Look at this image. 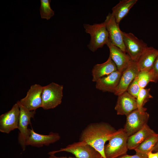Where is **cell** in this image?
<instances>
[{
    "label": "cell",
    "instance_id": "1",
    "mask_svg": "<svg viewBox=\"0 0 158 158\" xmlns=\"http://www.w3.org/2000/svg\"><path fill=\"white\" fill-rule=\"evenodd\" d=\"M117 131L107 123L91 124L82 133L80 141H84L90 145L104 158H106L104 152L105 143L116 133Z\"/></svg>",
    "mask_w": 158,
    "mask_h": 158
},
{
    "label": "cell",
    "instance_id": "2",
    "mask_svg": "<svg viewBox=\"0 0 158 158\" xmlns=\"http://www.w3.org/2000/svg\"><path fill=\"white\" fill-rule=\"evenodd\" d=\"M83 26L85 32L90 35V40L87 46L91 51L95 52L107 44L109 35L104 22L92 25L84 24Z\"/></svg>",
    "mask_w": 158,
    "mask_h": 158
},
{
    "label": "cell",
    "instance_id": "3",
    "mask_svg": "<svg viewBox=\"0 0 158 158\" xmlns=\"http://www.w3.org/2000/svg\"><path fill=\"white\" fill-rule=\"evenodd\" d=\"M128 136L120 128L105 145L104 152L106 158H118L126 154L128 150L127 140Z\"/></svg>",
    "mask_w": 158,
    "mask_h": 158
},
{
    "label": "cell",
    "instance_id": "4",
    "mask_svg": "<svg viewBox=\"0 0 158 158\" xmlns=\"http://www.w3.org/2000/svg\"><path fill=\"white\" fill-rule=\"evenodd\" d=\"M63 86L52 82L43 86L42 107L45 110L53 109L60 104L62 99Z\"/></svg>",
    "mask_w": 158,
    "mask_h": 158
},
{
    "label": "cell",
    "instance_id": "5",
    "mask_svg": "<svg viewBox=\"0 0 158 158\" xmlns=\"http://www.w3.org/2000/svg\"><path fill=\"white\" fill-rule=\"evenodd\" d=\"M63 151L73 154L77 158H104L93 147L83 141L74 142L58 150L50 152L48 154L49 155L54 154Z\"/></svg>",
    "mask_w": 158,
    "mask_h": 158
},
{
    "label": "cell",
    "instance_id": "6",
    "mask_svg": "<svg viewBox=\"0 0 158 158\" xmlns=\"http://www.w3.org/2000/svg\"><path fill=\"white\" fill-rule=\"evenodd\" d=\"M20 108V115L18 124L19 131L18 140L19 143L23 150H25L26 142L30 134V129L28 128L31 124V119L34 118L35 111H29L23 107L18 102Z\"/></svg>",
    "mask_w": 158,
    "mask_h": 158
},
{
    "label": "cell",
    "instance_id": "7",
    "mask_svg": "<svg viewBox=\"0 0 158 158\" xmlns=\"http://www.w3.org/2000/svg\"><path fill=\"white\" fill-rule=\"evenodd\" d=\"M123 35L126 53L132 60L136 62L148 47L147 45L131 33L123 32Z\"/></svg>",
    "mask_w": 158,
    "mask_h": 158
},
{
    "label": "cell",
    "instance_id": "8",
    "mask_svg": "<svg viewBox=\"0 0 158 158\" xmlns=\"http://www.w3.org/2000/svg\"><path fill=\"white\" fill-rule=\"evenodd\" d=\"M149 114L145 111L137 109L126 116V120L123 130L128 137L143 128L147 123Z\"/></svg>",
    "mask_w": 158,
    "mask_h": 158
},
{
    "label": "cell",
    "instance_id": "9",
    "mask_svg": "<svg viewBox=\"0 0 158 158\" xmlns=\"http://www.w3.org/2000/svg\"><path fill=\"white\" fill-rule=\"evenodd\" d=\"M109 35V40L113 44L118 47L126 53L121 31L111 13H109L104 21Z\"/></svg>",
    "mask_w": 158,
    "mask_h": 158
},
{
    "label": "cell",
    "instance_id": "10",
    "mask_svg": "<svg viewBox=\"0 0 158 158\" xmlns=\"http://www.w3.org/2000/svg\"><path fill=\"white\" fill-rule=\"evenodd\" d=\"M20 108L18 102L8 111L0 116V131L8 134L18 128Z\"/></svg>",
    "mask_w": 158,
    "mask_h": 158
},
{
    "label": "cell",
    "instance_id": "11",
    "mask_svg": "<svg viewBox=\"0 0 158 158\" xmlns=\"http://www.w3.org/2000/svg\"><path fill=\"white\" fill-rule=\"evenodd\" d=\"M43 88V86L38 84L31 85L26 96L18 102L23 107L30 111L42 107Z\"/></svg>",
    "mask_w": 158,
    "mask_h": 158
},
{
    "label": "cell",
    "instance_id": "12",
    "mask_svg": "<svg viewBox=\"0 0 158 158\" xmlns=\"http://www.w3.org/2000/svg\"><path fill=\"white\" fill-rule=\"evenodd\" d=\"M139 71L136 62L131 60L127 68L122 73L114 94L119 96L126 91L128 87L137 76Z\"/></svg>",
    "mask_w": 158,
    "mask_h": 158
},
{
    "label": "cell",
    "instance_id": "13",
    "mask_svg": "<svg viewBox=\"0 0 158 158\" xmlns=\"http://www.w3.org/2000/svg\"><path fill=\"white\" fill-rule=\"evenodd\" d=\"M137 109L136 98L127 91L118 96L115 107L117 115H125L126 116Z\"/></svg>",
    "mask_w": 158,
    "mask_h": 158
},
{
    "label": "cell",
    "instance_id": "14",
    "mask_svg": "<svg viewBox=\"0 0 158 158\" xmlns=\"http://www.w3.org/2000/svg\"><path fill=\"white\" fill-rule=\"evenodd\" d=\"M30 135L27 140L26 145L37 147L48 146L59 140L60 136L58 133L50 132L48 135L40 134L36 133L32 129H30Z\"/></svg>",
    "mask_w": 158,
    "mask_h": 158
},
{
    "label": "cell",
    "instance_id": "15",
    "mask_svg": "<svg viewBox=\"0 0 158 158\" xmlns=\"http://www.w3.org/2000/svg\"><path fill=\"white\" fill-rule=\"evenodd\" d=\"M106 45L109 50V57L115 64L117 70L123 73L131 60L130 56L120 48L112 44L109 40Z\"/></svg>",
    "mask_w": 158,
    "mask_h": 158
},
{
    "label": "cell",
    "instance_id": "16",
    "mask_svg": "<svg viewBox=\"0 0 158 158\" xmlns=\"http://www.w3.org/2000/svg\"><path fill=\"white\" fill-rule=\"evenodd\" d=\"M117 70L98 79L96 82V88L103 92H114L122 75Z\"/></svg>",
    "mask_w": 158,
    "mask_h": 158
},
{
    "label": "cell",
    "instance_id": "17",
    "mask_svg": "<svg viewBox=\"0 0 158 158\" xmlns=\"http://www.w3.org/2000/svg\"><path fill=\"white\" fill-rule=\"evenodd\" d=\"M158 56V50L148 47L136 62L139 71L151 70Z\"/></svg>",
    "mask_w": 158,
    "mask_h": 158
},
{
    "label": "cell",
    "instance_id": "18",
    "mask_svg": "<svg viewBox=\"0 0 158 158\" xmlns=\"http://www.w3.org/2000/svg\"><path fill=\"white\" fill-rule=\"evenodd\" d=\"M156 133L147 124L139 131L128 137L127 140L128 149L134 150L140 144Z\"/></svg>",
    "mask_w": 158,
    "mask_h": 158
},
{
    "label": "cell",
    "instance_id": "19",
    "mask_svg": "<svg viewBox=\"0 0 158 158\" xmlns=\"http://www.w3.org/2000/svg\"><path fill=\"white\" fill-rule=\"evenodd\" d=\"M117 70L115 64L109 57L106 62L102 63L96 64L94 66L92 71V81L96 82L101 78Z\"/></svg>",
    "mask_w": 158,
    "mask_h": 158
},
{
    "label": "cell",
    "instance_id": "20",
    "mask_svg": "<svg viewBox=\"0 0 158 158\" xmlns=\"http://www.w3.org/2000/svg\"><path fill=\"white\" fill-rule=\"evenodd\" d=\"M137 1V0H120L118 4L112 8L111 13L118 24L127 16L130 9Z\"/></svg>",
    "mask_w": 158,
    "mask_h": 158
},
{
    "label": "cell",
    "instance_id": "21",
    "mask_svg": "<svg viewBox=\"0 0 158 158\" xmlns=\"http://www.w3.org/2000/svg\"><path fill=\"white\" fill-rule=\"evenodd\" d=\"M158 140V134L152 135L140 144L135 150L136 154L142 158H147L148 154L153 151Z\"/></svg>",
    "mask_w": 158,
    "mask_h": 158
},
{
    "label": "cell",
    "instance_id": "22",
    "mask_svg": "<svg viewBox=\"0 0 158 158\" xmlns=\"http://www.w3.org/2000/svg\"><path fill=\"white\" fill-rule=\"evenodd\" d=\"M150 88L141 89L136 98L138 109L140 111H145L147 109L143 106L150 98L153 97L150 93Z\"/></svg>",
    "mask_w": 158,
    "mask_h": 158
},
{
    "label": "cell",
    "instance_id": "23",
    "mask_svg": "<svg viewBox=\"0 0 158 158\" xmlns=\"http://www.w3.org/2000/svg\"><path fill=\"white\" fill-rule=\"evenodd\" d=\"M138 83L141 89L144 88L150 82H154L152 69L150 71H139L137 76Z\"/></svg>",
    "mask_w": 158,
    "mask_h": 158
},
{
    "label": "cell",
    "instance_id": "24",
    "mask_svg": "<svg viewBox=\"0 0 158 158\" xmlns=\"http://www.w3.org/2000/svg\"><path fill=\"white\" fill-rule=\"evenodd\" d=\"M41 5L40 11L41 18L49 19L54 15V11L51 8L50 0H40Z\"/></svg>",
    "mask_w": 158,
    "mask_h": 158
},
{
    "label": "cell",
    "instance_id": "25",
    "mask_svg": "<svg viewBox=\"0 0 158 158\" xmlns=\"http://www.w3.org/2000/svg\"><path fill=\"white\" fill-rule=\"evenodd\" d=\"M140 89L141 88L138 83L137 76L129 85L126 91L131 95L137 98Z\"/></svg>",
    "mask_w": 158,
    "mask_h": 158
},
{
    "label": "cell",
    "instance_id": "26",
    "mask_svg": "<svg viewBox=\"0 0 158 158\" xmlns=\"http://www.w3.org/2000/svg\"><path fill=\"white\" fill-rule=\"evenodd\" d=\"M152 70L154 75V82L156 83L158 80V56L153 64Z\"/></svg>",
    "mask_w": 158,
    "mask_h": 158
},
{
    "label": "cell",
    "instance_id": "27",
    "mask_svg": "<svg viewBox=\"0 0 158 158\" xmlns=\"http://www.w3.org/2000/svg\"><path fill=\"white\" fill-rule=\"evenodd\" d=\"M118 158H142L138 155L135 154L133 155H129L127 154L123 155Z\"/></svg>",
    "mask_w": 158,
    "mask_h": 158
},
{
    "label": "cell",
    "instance_id": "28",
    "mask_svg": "<svg viewBox=\"0 0 158 158\" xmlns=\"http://www.w3.org/2000/svg\"><path fill=\"white\" fill-rule=\"evenodd\" d=\"M147 158H158V152L154 153L150 152L148 154Z\"/></svg>",
    "mask_w": 158,
    "mask_h": 158
},
{
    "label": "cell",
    "instance_id": "29",
    "mask_svg": "<svg viewBox=\"0 0 158 158\" xmlns=\"http://www.w3.org/2000/svg\"><path fill=\"white\" fill-rule=\"evenodd\" d=\"M49 158H75L74 157H57L55 156L54 154L50 155Z\"/></svg>",
    "mask_w": 158,
    "mask_h": 158
},
{
    "label": "cell",
    "instance_id": "30",
    "mask_svg": "<svg viewBox=\"0 0 158 158\" xmlns=\"http://www.w3.org/2000/svg\"><path fill=\"white\" fill-rule=\"evenodd\" d=\"M152 152H158V140L155 144Z\"/></svg>",
    "mask_w": 158,
    "mask_h": 158
}]
</instances>
